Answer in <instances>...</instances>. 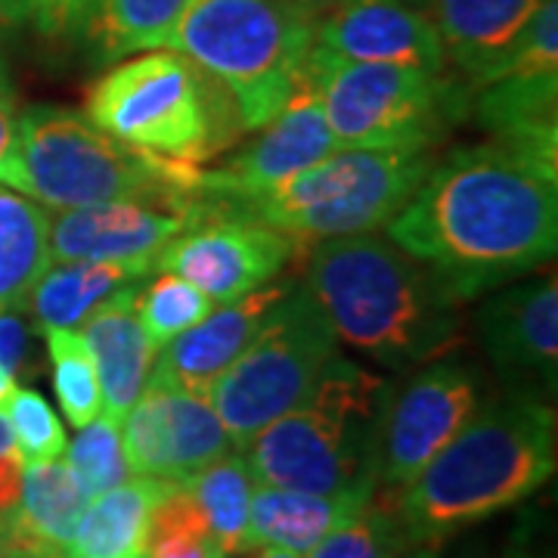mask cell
I'll return each instance as SVG.
<instances>
[{
	"instance_id": "cell-1",
	"label": "cell",
	"mask_w": 558,
	"mask_h": 558,
	"mask_svg": "<svg viewBox=\"0 0 558 558\" xmlns=\"http://www.w3.org/2000/svg\"><path fill=\"white\" fill-rule=\"evenodd\" d=\"M385 236L475 301L556 258L558 165L487 137L435 159Z\"/></svg>"
},
{
	"instance_id": "cell-2",
	"label": "cell",
	"mask_w": 558,
	"mask_h": 558,
	"mask_svg": "<svg viewBox=\"0 0 558 558\" xmlns=\"http://www.w3.org/2000/svg\"><path fill=\"white\" fill-rule=\"evenodd\" d=\"M301 282L339 344L388 373H413L469 344L465 301L438 270L376 230L311 245Z\"/></svg>"
},
{
	"instance_id": "cell-3",
	"label": "cell",
	"mask_w": 558,
	"mask_h": 558,
	"mask_svg": "<svg viewBox=\"0 0 558 558\" xmlns=\"http://www.w3.org/2000/svg\"><path fill=\"white\" fill-rule=\"evenodd\" d=\"M553 475V400L506 391L499 400H487L416 478L388 497L413 543L440 546L447 537L521 506Z\"/></svg>"
},
{
	"instance_id": "cell-4",
	"label": "cell",
	"mask_w": 558,
	"mask_h": 558,
	"mask_svg": "<svg viewBox=\"0 0 558 558\" xmlns=\"http://www.w3.org/2000/svg\"><path fill=\"white\" fill-rule=\"evenodd\" d=\"M50 208L159 202L199 208L202 165L128 146L65 106H28L16 119V186Z\"/></svg>"
},
{
	"instance_id": "cell-5",
	"label": "cell",
	"mask_w": 558,
	"mask_h": 558,
	"mask_svg": "<svg viewBox=\"0 0 558 558\" xmlns=\"http://www.w3.org/2000/svg\"><path fill=\"white\" fill-rule=\"evenodd\" d=\"M391 379L332 354L307 400L242 450L258 484L304 494H376V444Z\"/></svg>"
},
{
	"instance_id": "cell-6",
	"label": "cell",
	"mask_w": 558,
	"mask_h": 558,
	"mask_svg": "<svg viewBox=\"0 0 558 558\" xmlns=\"http://www.w3.org/2000/svg\"><path fill=\"white\" fill-rule=\"evenodd\" d=\"M84 119L128 146L202 165L248 131L227 87L178 50H143L90 84Z\"/></svg>"
},
{
	"instance_id": "cell-7",
	"label": "cell",
	"mask_w": 558,
	"mask_h": 558,
	"mask_svg": "<svg viewBox=\"0 0 558 558\" xmlns=\"http://www.w3.org/2000/svg\"><path fill=\"white\" fill-rule=\"evenodd\" d=\"M314 22L295 0H186L161 47L220 81L252 134L295 94Z\"/></svg>"
},
{
	"instance_id": "cell-8",
	"label": "cell",
	"mask_w": 558,
	"mask_h": 558,
	"mask_svg": "<svg viewBox=\"0 0 558 558\" xmlns=\"http://www.w3.org/2000/svg\"><path fill=\"white\" fill-rule=\"evenodd\" d=\"M304 78L341 149H435L472 116L475 87L416 65L341 60L311 47Z\"/></svg>"
},
{
	"instance_id": "cell-9",
	"label": "cell",
	"mask_w": 558,
	"mask_h": 558,
	"mask_svg": "<svg viewBox=\"0 0 558 558\" xmlns=\"http://www.w3.org/2000/svg\"><path fill=\"white\" fill-rule=\"evenodd\" d=\"M435 159V149H339L248 199L223 205L307 248L385 227Z\"/></svg>"
},
{
	"instance_id": "cell-10",
	"label": "cell",
	"mask_w": 558,
	"mask_h": 558,
	"mask_svg": "<svg viewBox=\"0 0 558 558\" xmlns=\"http://www.w3.org/2000/svg\"><path fill=\"white\" fill-rule=\"evenodd\" d=\"M336 351L339 339L317 299L304 282L292 286L255 341L208 388L236 450L301 407Z\"/></svg>"
},
{
	"instance_id": "cell-11",
	"label": "cell",
	"mask_w": 558,
	"mask_h": 558,
	"mask_svg": "<svg viewBox=\"0 0 558 558\" xmlns=\"http://www.w3.org/2000/svg\"><path fill=\"white\" fill-rule=\"evenodd\" d=\"M487 403L478 363L450 354L391 381L376 444V490L395 494L457 438Z\"/></svg>"
},
{
	"instance_id": "cell-12",
	"label": "cell",
	"mask_w": 558,
	"mask_h": 558,
	"mask_svg": "<svg viewBox=\"0 0 558 558\" xmlns=\"http://www.w3.org/2000/svg\"><path fill=\"white\" fill-rule=\"evenodd\" d=\"M205 202V215L161 248L153 270L178 274L211 304H227L274 282L295 258L299 242L282 230L245 218L218 199Z\"/></svg>"
},
{
	"instance_id": "cell-13",
	"label": "cell",
	"mask_w": 558,
	"mask_h": 558,
	"mask_svg": "<svg viewBox=\"0 0 558 558\" xmlns=\"http://www.w3.org/2000/svg\"><path fill=\"white\" fill-rule=\"evenodd\" d=\"M119 428L131 472L174 484L236 450L208 395L174 385L149 381Z\"/></svg>"
},
{
	"instance_id": "cell-14",
	"label": "cell",
	"mask_w": 558,
	"mask_h": 558,
	"mask_svg": "<svg viewBox=\"0 0 558 558\" xmlns=\"http://www.w3.org/2000/svg\"><path fill=\"white\" fill-rule=\"evenodd\" d=\"M478 341L497 366L506 391L553 398L558 381V282L556 274L509 282L481 301Z\"/></svg>"
},
{
	"instance_id": "cell-15",
	"label": "cell",
	"mask_w": 558,
	"mask_h": 558,
	"mask_svg": "<svg viewBox=\"0 0 558 558\" xmlns=\"http://www.w3.org/2000/svg\"><path fill=\"white\" fill-rule=\"evenodd\" d=\"M258 131V137L248 140L240 153H233L223 165L202 168L205 199H248L341 149L329 121L323 116L319 97L304 75L289 102Z\"/></svg>"
},
{
	"instance_id": "cell-16",
	"label": "cell",
	"mask_w": 558,
	"mask_h": 558,
	"mask_svg": "<svg viewBox=\"0 0 558 558\" xmlns=\"http://www.w3.org/2000/svg\"><path fill=\"white\" fill-rule=\"evenodd\" d=\"M314 44L341 60L450 69L432 3L422 0H344L314 22Z\"/></svg>"
},
{
	"instance_id": "cell-17",
	"label": "cell",
	"mask_w": 558,
	"mask_h": 558,
	"mask_svg": "<svg viewBox=\"0 0 558 558\" xmlns=\"http://www.w3.org/2000/svg\"><path fill=\"white\" fill-rule=\"evenodd\" d=\"M208 208H171L159 202H106L87 208H53L50 258L60 260H149L199 220Z\"/></svg>"
},
{
	"instance_id": "cell-18",
	"label": "cell",
	"mask_w": 558,
	"mask_h": 558,
	"mask_svg": "<svg viewBox=\"0 0 558 558\" xmlns=\"http://www.w3.org/2000/svg\"><path fill=\"white\" fill-rule=\"evenodd\" d=\"M292 286L295 282H267L242 299L211 307L208 317L161 348L149 381L208 395L211 381L255 341Z\"/></svg>"
},
{
	"instance_id": "cell-19",
	"label": "cell",
	"mask_w": 558,
	"mask_h": 558,
	"mask_svg": "<svg viewBox=\"0 0 558 558\" xmlns=\"http://www.w3.org/2000/svg\"><path fill=\"white\" fill-rule=\"evenodd\" d=\"M146 279V277H143ZM143 279L121 286L78 326L81 339L90 351L102 391V413L121 422V416L146 391L159 348L146 336L137 317V289Z\"/></svg>"
},
{
	"instance_id": "cell-20",
	"label": "cell",
	"mask_w": 558,
	"mask_h": 558,
	"mask_svg": "<svg viewBox=\"0 0 558 558\" xmlns=\"http://www.w3.org/2000/svg\"><path fill=\"white\" fill-rule=\"evenodd\" d=\"M546 0H432L447 65L475 90L499 72Z\"/></svg>"
},
{
	"instance_id": "cell-21",
	"label": "cell",
	"mask_w": 558,
	"mask_h": 558,
	"mask_svg": "<svg viewBox=\"0 0 558 558\" xmlns=\"http://www.w3.org/2000/svg\"><path fill=\"white\" fill-rule=\"evenodd\" d=\"M472 112L487 137L558 165V72L506 69L475 90Z\"/></svg>"
},
{
	"instance_id": "cell-22",
	"label": "cell",
	"mask_w": 558,
	"mask_h": 558,
	"mask_svg": "<svg viewBox=\"0 0 558 558\" xmlns=\"http://www.w3.org/2000/svg\"><path fill=\"white\" fill-rule=\"evenodd\" d=\"M171 484L174 481L134 475L90 499L62 558H143L149 515Z\"/></svg>"
},
{
	"instance_id": "cell-23",
	"label": "cell",
	"mask_w": 558,
	"mask_h": 558,
	"mask_svg": "<svg viewBox=\"0 0 558 558\" xmlns=\"http://www.w3.org/2000/svg\"><path fill=\"white\" fill-rule=\"evenodd\" d=\"M369 499L373 494H304L258 484L248 509V537L252 546L264 543L307 556L332 527L351 519Z\"/></svg>"
},
{
	"instance_id": "cell-24",
	"label": "cell",
	"mask_w": 558,
	"mask_h": 558,
	"mask_svg": "<svg viewBox=\"0 0 558 558\" xmlns=\"http://www.w3.org/2000/svg\"><path fill=\"white\" fill-rule=\"evenodd\" d=\"M149 274V260H60L44 270L25 307L40 332L78 329L112 292Z\"/></svg>"
},
{
	"instance_id": "cell-25",
	"label": "cell",
	"mask_w": 558,
	"mask_h": 558,
	"mask_svg": "<svg viewBox=\"0 0 558 558\" xmlns=\"http://www.w3.org/2000/svg\"><path fill=\"white\" fill-rule=\"evenodd\" d=\"M50 258V211L0 183V314H20Z\"/></svg>"
},
{
	"instance_id": "cell-26",
	"label": "cell",
	"mask_w": 558,
	"mask_h": 558,
	"mask_svg": "<svg viewBox=\"0 0 558 558\" xmlns=\"http://www.w3.org/2000/svg\"><path fill=\"white\" fill-rule=\"evenodd\" d=\"M183 7L186 0H90L78 38L100 62L159 50Z\"/></svg>"
},
{
	"instance_id": "cell-27",
	"label": "cell",
	"mask_w": 558,
	"mask_h": 558,
	"mask_svg": "<svg viewBox=\"0 0 558 558\" xmlns=\"http://www.w3.org/2000/svg\"><path fill=\"white\" fill-rule=\"evenodd\" d=\"M183 487L196 499L223 556H240L252 546L248 509H252V494L258 487V478H255L248 459L242 453H227V457L208 462L199 472H193L183 481Z\"/></svg>"
},
{
	"instance_id": "cell-28",
	"label": "cell",
	"mask_w": 558,
	"mask_h": 558,
	"mask_svg": "<svg viewBox=\"0 0 558 558\" xmlns=\"http://www.w3.org/2000/svg\"><path fill=\"white\" fill-rule=\"evenodd\" d=\"M87 502L62 457L22 465L20 519L35 537L65 549Z\"/></svg>"
},
{
	"instance_id": "cell-29",
	"label": "cell",
	"mask_w": 558,
	"mask_h": 558,
	"mask_svg": "<svg viewBox=\"0 0 558 558\" xmlns=\"http://www.w3.org/2000/svg\"><path fill=\"white\" fill-rule=\"evenodd\" d=\"M410 546L416 543L400 524L391 497L376 490L369 502L332 527L304 558H400Z\"/></svg>"
},
{
	"instance_id": "cell-30",
	"label": "cell",
	"mask_w": 558,
	"mask_h": 558,
	"mask_svg": "<svg viewBox=\"0 0 558 558\" xmlns=\"http://www.w3.org/2000/svg\"><path fill=\"white\" fill-rule=\"evenodd\" d=\"M146 558H227L208 521L183 484H171L146 527Z\"/></svg>"
},
{
	"instance_id": "cell-31",
	"label": "cell",
	"mask_w": 558,
	"mask_h": 558,
	"mask_svg": "<svg viewBox=\"0 0 558 558\" xmlns=\"http://www.w3.org/2000/svg\"><path fill=\"white\" fill-rule=\"evenodd\" d=\"M62 459H65L72 478L78 481V487L87 499L100 497L128 478H134L128 453H124L119 422L106 413H100L87 425H81L75 440L65 444Z\"/></svg>"
},
{
	"instance_id": "cell-32",
	"label": "cell",
	"mask_w": 558,
	"mask_h": 558,
	"mask_svg": "<svg viewBox=\"0 0 558 558\" xmlns=\"http://www.w3.org/2000/svg\"><path fill=\"white\" fill-rule=\"evenodd\" d=\"M137 317L146 336L156 348H165L171 339L193 329L199 319L211 314V299L199 292L193 282L180 279L178 274H161L156 279H143L137 289Z\"/></svg>"
},
{
	"instance_id": "cell-33",
	"label": "cell",
	"mask_w": 558,
	"mask_h": 558,
	"mask_svg": "<svg viewBox=\"0 0 558 558\" xmlns=\"http://www.w3.org/2000/svg\"><path fill=\"white\" fill-rule=\"evenodd\" d=\"M47 336V351L53 363V391L60 400L62 413L69 425H87L102 413V391L90 351L81 339L78 329H50Z\"/></svg>"
},
{
	"instance_id": "cell-34",
	"label": "cell",
	"mask_w": 558,
	"mask_h": 558,
	"mask_svg": "<svg viewBox=\"0 0 558 558\" xmlns=\"http://www.w3.org/2000/svg\"><path fill=\"white\" fill-rule=\"evenodd\" d=\"M0 410L10 422L22 462H44V459H57L65 453V444H69L65 428L40 391L16 385Z\"/></svg>"
},
{
	"instance_id": "cell-35",
	"label": "cell",
	"mask_w": 558,
	"mask_h": 558,
	"mask_svg": "<svg viewBox=\"0 0 558 558\" xmlns=\"http://www.w3.org/2000/svg\"><path fill=\"white\" fill-rule=\"evenodd\" d=\"M90 0H28V20L44 38H78Z\"/></svg>"
},
{
	"instance_id": "cell-36",
	"label": "cell",
	"mask_w": 558,
	"mask_h": 558,
	"mask_svg": "<svg viewBox=\"0 0 558 558\" xmlns=\"http://www.w3.org/2000/svg\"><path fill=\"white\" fill-rule=\"evenodd\" d=\"M28 354V329L20 314H0V407L16 388L22 363Z\"/></svg>"
},
{
	"instance_id": "cell-37",
	"label": "cell",
	"mask_w": 558,
	"mask_h": 558,
	"mask_svg": "<svg viewBox=\"0 0 558 558\" xmlns=\"http://www.w3.org/2000/svg\"><path fill=\"white\" fill-rule=\"evenodd\" d=\"M13 102L0 97V183L16 186V119L10 112Z\"/></svg>"
},
{
	"instance_id": "cell-38",
	"label": "cell",
	"mask_w": 558,
	"mask_h": 558,
	"mask_svg": "<svg viewBox=\"0 0 558 558\" xmlns=\"http://www.w3.org/2000/svg\"><path fill=\"white\" fill-rule=\"evenodd\" d=\"M25 20H28V0H0L3 25H22Z\"/></svg>"
},
{
	"instance_id": "cell-39",
	"label": "cell",
	"mask_w": 558,
	"mask_h": 558,
	"mask_svg": "<svg viewBox=\"0 0 558 558\" xmlns=\"http://www.w3.org/2000/svg\"><path fill=\"white\" fill-rule=\"evenodd\" d=\"M233 558H304L295 556V553H289V549H277V546H264V543H255V546H248L245 553Z\"/></svg>"
},
{
	"instance_id": "cell-40",
	"label": "cell",
	"mask_w": 558,
	"mask_h": 558,
	"mask_svg": "<svg viewBox=\"0 0 558 558\" xmlns=\"http://www.w3.org/2000/svg\"><path fill=\"white\" fill-rule=\"evenodd\" d=\"M301 10L307 13V16H314V20H319L323 13H329V10H336V7H341L344 0H295Z\"/></svg>"
},
{
	"instance_id": "cell-41",
	"label": "cell",
	"mask_w": 558,
	"mask_h": 558,
	"mask_svg": "<svg viewBox=\"0 0 558 558\" xmlns=\"http://www.w3.org/2000/svg\"><path fill=\"white\" fill-rule=\"evenodd\" d=\"M0 97L7 102H13V84H10V72H7L3 53H0Z\"/></svg>"
},
{
	"instance_id": "cell-42",
	"label": "cell",
	"mask_w": 558,
	"mask_h": 558,
	"mask_svg": "<svg viewBox=\"0 0 558 558\" xmlns=\"http://www.w3.org/2000/svg\"><path fill=\"white\" fill-rule=\"evenodd\" d=\"M400 558H440L438 556V546H425V543H416V546H410L407 553Z\"/></svg>"
}]
</instances>
